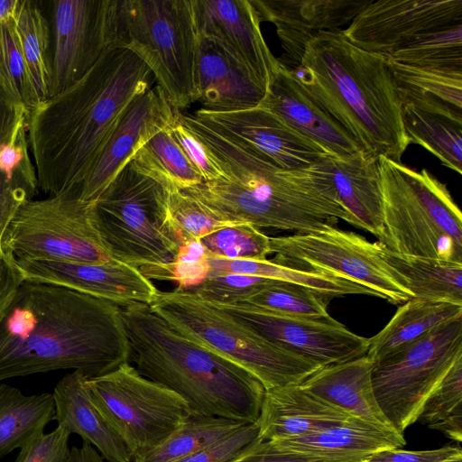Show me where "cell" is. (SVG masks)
Returning a JSON list of instances; mask_svg holds the SVG:
<instances>
[{"label": "cell", "instance_id": "6da1fadb", "mask_svg": "<svg viewBox=\"0 0 462 462\" xmlns=\"http://www.w3.org/2000/svg\"><path fill=\"white\" fill-rule=\"evenodd\" d=\"M130 357L122 307L68 288L23 282L0 324V382L64 369L93 378Z\"/></svg>", "mask_w": 462, "mask_h": 462}, {"label": "cell", "instance_id": "7a4b0ae2", "mask_svg": "<svg viewBox=\"0 0 462 462\" xmlns=\"http://www.w3.org/2000/svg\"><path fill=\"white\" fill-rule=\"evenodd\" d=\"M132 51L110 46L78 81L49 97L26 121L38 187L79 191L129 104L152 84Z\"/></svg>", "mask_w": 462, "mask_h": 462}, {"label": "cell", "instance_id": "3957f363", "mask_svg": "<svg viewBox=\"0 0 462 462\" xmlns=\"http://www.w3.org/2000/svg\"><path fill=\"white\" fill-rule=\"evenodd\" d=\"M181 122L210 150L225 176L183 190L226 218L258 228L310 233L338 219L356 226L321 165L278 168L197 119Z\"/></svg>", "mask_w": 462, "mask_h": 462}, {"label": "cell", "instance_id": "277c9868", "mask_svg": "<svg viewBox=\"0 0 462 462\" xmlns=\"http://www.w3.org/2000/svg\"><path fill=\"white\" fill-rule=\"evenodd\" d=\"M291 69L365 152L401 162L410 140L385 56L358 48L341 30L322 32Z\"/></svg>", "mask_w": 462, "mask_h": 462}, {"label": "cell", "instance_id": "5b68a950", "mask_svg": "<svg viewBox=\"0 0 462 462\" xmlns=\"http://www.w3.org/2000/svg\"><path fill=\"white\" fill-rule=\"evenodd\" d=\"M136 370L179 394L191 415L256 422L265 393L236 363L189 340L136 303L122 308Z\"/></svg>", "mask_w": 462, "mask_h": 462}, {"label": "cell", "instance_id": "8992f818", "mask_svg": "<svg viewBox=\"0 0 462 462\" xmlns=\"http://www.w3.org/2000/svg\"><path fill=\"white\" fill-rule=\"evenodd\" d=\"M383 235L391 251L462 263V215L446 184L427 169L379 158Z\"/></svg>", "mask_w": 462, "mask_h": 462}, {"label": "cell", "instance_id": "52a82bcc", "mask_svg": "<svg viewBox=\"0 0 462 462\" xmlns=\"http://www.w3.org/2000/svg\"><path fill=\"white\" fill-rule=\"evenodd\" d=\"M94 220L115 261L157 279L180 244L168 218V191L127 164L94 201Z\"/></svg>", "mask_w": 462, "mask_h": 462}, {"label": "cell", "instance_id": "ba28073f", "mask_svg": "<svg viewBox=\"0 0 462 462\" xmlns=\"http://www.w3.org/2000/svg\"><path fill=\"white\" fill-rule=\"evenodd\" d=\"M199 42L191 0H118L112 46L141 58L180 111L199 99Z\"/></svg>", "mask_w": 462, "mask_h": 462}, {"label": "cell", "instance_id": "9c48e42d", "mask_svg": "<svg viewBox=\"0 0 462 462\" xmlns=\"http://www.w3.org/2000/svg\"><path fill=\"white\" fill-rule=\"evenodd\" d=\"M148 307L183 337L244 367L265 390L300 384L319 369L188 290L159 291Z\"/></svg>", "mask_w": 462, "mask_h": 462}, {"label": "cell", "instance_id": "30bf717a", "mask_svg": "<svg viewBox=\"0 0 462 462\" xmlns=\"http://www.w3.org/2000/svg\"><path fill=\"white\" fill-rule=\"evenodd\" d=\"M462 356V318L446 322L374 360L375 400L398 432L413 424L455 361Z\"/></svg>", "mask_w": 462, "mask_h": 462}, {"label": "cell", "instance_id": "8fae6325", "mask_svg": "<svg viewBox=\"0 0 462 462\" xmlns=\"http://www.w3.org/2000/svg\"><path fill=\"white\" fill-rule=\"evenodd\" d=\"M1 245L15 259L115 261L96 227L94 201L80 199L79 191L25 201L7 225Z\"/></svg>", "mask_w": 462, "mask_h": 462}, {"label": "cell", "instance_id": "7c38bea8", "mask_svg": "<svg viewBox=\"0 0 462 462\" xmlns=\"http://www.w3.org/2000/svg\"><path fill=\"white\" fill-rule=\"evenodd\" d=\"M87 387L92 402L133 457L162 442L191 415L184 399L144 377L129 363L88 378Z\"/></svg>", "mask_w": 462, "mask_h": 462}, {"label": "cell", "instance_id": "4fadbf2b", "mask_svg": "<svg viewBox=\"0 0 462 462\" xmlns=\"http://www.w3.org/2000/svg\"><path fill=\"white\" fill-rule=\"evenodd\" d=\"M379 242L330 225L310 233L270 237L273 262L291 268L329 273L372 291L392 304L413 299L383 260Z\"/></svg>", "mask_w": 462, "mask_h": 462}, {"label": "cell", "instance_id": "5bb4252c", "mask_svg": "<svg viewBox=\"0 0 462 462\" xmlns=\"http://www.w3.org/2000/svg\"><path fill=\"white\" fill-rule=\"evenodd\" d=\"M208 304L319 368L367 354L369 338L353 333L331 316L325 319L298 318L241 303Z\"/></svg>", "mask_w": 462, "mask_h": 462}, {"label": "cell", "instance_id": "9a60e30c", "mask_svg": "<svg viewBox=\"0 0 462 462\" xmlns=\"http://www.w3.org/2000/svg\"><path fill=\"white\" fill-rule=\"evenodd\" d=\"M118 0L53 2L50 96L82 78L116 40Z\"/></svg>", "mask_w": 462, "mask_h": 462}, {"label": "cell", "instance_id": "2e32d148", "mask_svg": "<svg viewBox=\"0 0 462 462\" xmlns=\"http://www.w3.org/2000/svg\"><path fill=\"white\" fill-rule=\"evenodd\" d=\"M462 23V0H371L344 30L358 48L388 58L417 37Z\"/></svg>", "mask_w": 462, "mask_h": 462}, {"label": "cell", "instance_id": "e0dca14e", "mask_svg": "<svg viewBox=\"0 0 462 462\" xmlns=\"http://www.w3.org/2000/svg\"><path fill=\"white\" fill-rule=\"evenodd\" d=\"M193 116L283 170L308 169L330 155L277 115L261 106L221 112L200 108Z\"/></svg>", "mask_w": 462, "mask_h": 462}, {"label": "cell", "instance_id": "ac0fdd59", "mask_svg": "<svg viewBox=\"0 0 462 462\" xmlns=\"http://www.w3.org/2000/svg\"><path fill=\"white\" fill-rule=\"evenodd\" d=\"M199 38L218 47L265 90L280 64L251 0H191Z\"/></svg>", "mask_w": 462, "mask_h": 462}, {"label": "cell", "instance_id": "d6986e66", "mask_svg": "<svg viewBox=\"0 0 462 462\" xmlns=\"http://www.w3.org/2000/svg\"><path fill=\"white\" fill-rule=\"evenodd\" d=\"M177 111L157 85L137 96L126 107L84 180L80 199L97 200L134 154L156 134L174 123Z\"/></svg>", "mask_w": 462, "mask_h": 462}, {"label": "cell", "instance_id": "ffe728a7", "mask_svg": "<svg viewBox=\"0 0 462 462\" xmlns=\"http://www.w3.org/2000/svg\"><path fill=\"white\" fill-rule=\"evenodd\" d=\"M24 282L47 283L115 302L149 305L159 290L139 269L111 261L74 263L16 259Z\"/></svg>", "mask_w": 462, "mask_h": 462}, {"label": "cell", "instance_id": "44dd1931", "mask_svg": "<svg viewBox=\"0 0 462 462\" xmlns=\"http://www.w3.org/2000/svg\"><path fill=\"white\" fill-rule=\"evenodd\" d=\"M258 106L277 115L332 156L347 157L364 151L354 135L308 92L282 61Z\"/></svg>", "mask_w": 462, "mask_h": 462}, {"label": "cell", "instance_id": "7402d4cb", "mask_svg": "<svg viewBox=\"0 0 462 462\" xmlns=\"http://www.w3.org/2000/svg\"><path fill=\"white\" fill-rule=\"evenodd\" d=\"M370 1L251 0L261 22L275 26L286 60L295 68L313 38L322 32L340 31Z\"/></svg>", "mask_w": 462, "mask_h": 462}, {"label": "cell", "instance_id": "603a6c76", "mask_svg": "<svg viewBox=\"0 0 462 462\" xmlns=\"http://www.w3.org/2000/svg\"><path fill=\"white\" fill-rule=\"evenodd\" d=\"M352 418L305 391L300 384L265 390L259 417L258 439L278 442L320 430Z\"/></svg>", "mask_w": 462, "mask_h": 462}, {"label": "cell", "instance_id": "cb8c5ba5", "mask_svg": "<svg viewBox=\"0 0 462 462\" xmlns=\"http://www.w3.org/2000/svg\"><path fill=\"white\" fill-rule=\"evenodd\" d=\"M87 380L80 371H72L57 383L54 420L93 446L106 462H132L131 450L92 402Z\"/></svg>", "mask_w": 462, "mask_h": 462}, {"label": "cell", "instance_id": "d4e9b609", "mask_svg": "<svg viewBox=\"0 0 462 462\" xmlns=\"http://www.w3.org/2000/svg\"><path fill=\"white\" fill-rule=\"evenodd\" d=\"M336 194L356 221L378 241L383 235V197L379 159L359 152L347 157L329 155L321 161Z\"/></svg>", "mask_w": 462, "mask_h": 462}, {"label": "cell", "instance_id": "484cf974", "mask_svg": "<svg viewBox=\"0 0 462 462\" xmlns=\"http://www.w3.org/2000/svg\"><path fill=\"white\" fill-rule=\"evenodd\" d=\"M266 442L278 452L336 458H365L381 450L406 445L403 434L395 430L354 417L304 436Z\"/></svg>", "mask_w": 462, "mask_h": 462}, {"label": "cell", "instance_id": "4316f807", "mask_svg": "<svg viewBox=\"0 0 462 462\" xmlns=\"http://www.w3.org/2000/svg\"><path fill=\"white\" fill-rule=\"evenodd\" d=\"M373 363V358L365 355L327 365L319 368L300 385L351 417L393 429L374 397L371 378Z\"/></svg>", "mask_w": 462, "mask_h": 462}, {"label": "cell", "instance_id": "83f0119b", "mask_svg": "<svg viewBox=\"0 0 462 462\" xmlns=\"http://www.w3.org/2000/svg\"><path fill=\"white\" fill-rule=\"evenodd\" d=\"M198 88L202 108L219 112L256 107L266 92L218 47L200 38Z\"/></svg>", "mask_w": 462, "mask_h": 462}, {"label": "cell", "instance_id": "f1b7e54d", "mask_svg": "<svg viewBox=\"0 0 462 462\" xmlns=\"http://www.w3.org/2000/svg\"><path fill=\"white\" fill-rule=\"evenodd\" d=\"M388 63L401 104L462 115V69Z\"/></svg>", "mask_w": 462, "mask_h": 462}, {"label": "cell", "instance_id": "f546056e", "mask_svg": "<svg viewBox=\"0 0 462 462\" xmlns=\"http://www.w3.org/2000/svg\"><path fill=\"white\" fill-rule=\"evenodd\" d=\"M381 245L383 260L413 299L462 307V263L402 254Z\"/></svg>", "mask_w": 462, "mask_h": 462}, {"label": "cell", "instance_id": "4dcf8cb0", "mask_svg": "<svg viewBox=\"0 0 462 462\" xmlns=\"http://www.w3.org/2000/svg\"><path fill=\"white\" fill-rule=\"evenodd\" d=\"M55 419L52 393L25 395L0 383V458L23 448Z\"/></svg>", "mask_w": 462, "mask_h": 462}, {"label": "cell", "instance_id": "1f68e13d", "mask_svg": "<svg viewBox=\"0 0 462 462\" xmlns=\"http://www.w3.org/2000/svg\"><path fill=\"white\" fill-rule=\"evenodd\" d=\"M402 117L410 143L422 146L441 163L462 172V116L402 104Z\"/></svg>", "mask_w": 462, "mask_h": 462}, {"label": "cell", "instance_id": "d6a6232c", "mask_svg": "<svg viewBox=\"0 0 462 462\" xmlns=\"http://www.w3.org/2000/svg\"><path fill=\"white\" fill-rule=\"evenodd\" d=\"M458 318H462L461 306L411 299L399 307L381 331L369 338L366 355L373 359L380 357Z\"/></svg>", "mask_w": 462, "mask_h": 462}, {"label": "cell", "instance_id": "836d02e7", "mask_svg": "<svg viewBox=\"0 0 462 462\" xmlns=\"http://www.w3.org/2000/svg\"><path fill=\"white\" fill-rule=\"evenodd\" d=\"M208 276L242 274L291 282L310 288L330 296L349 294L374 296L369 289L337 275L306 272L273 262L272 260H226L209 258Z\"/></svg>", "mask_w": 462, "mask_h": 462}, {"label": "cell", "instance_id": "e575fe53", "mask_svg": "<svg viewBox=\"0 0 462 462\" xmlns=\"http://www.w3.org/2000/svg\"><path fill=\"white\" fill-rule=\"evenodd\" d=\"M171 126L152 137L128 163L137 172L157 181L168 193L204 182L173 137Z\"/></svg>", "mask_w": 462, "mask_h": 462}, {"label": "cell", "instance_id": "d590c367", "mask_svg": "<svg viewBox=\"0 0 462 462\" xmlns=\"http://www.w3.org/2000/svg\"><path fill=\"white\" fill-rule=\"evenodd\" d=\"M12 20L34 92L41 103L50 96L51 79L48 21L32 0H19Z\"/></svg>", "mask_w": 462, "mask_h": 462}, {"label": "cell", "instance_id": "8d00e7d4", "mask_svg": "<svg viewBox=\"0 0 462 462\" xmlns=\"http://www.w3.org/2000/svg\"><path fill=\"white\" fill-rule=\"evenodd\" d=\"M246 424L220 417L190 415L162 442L134 456L133 461L176 462L225 439Z\"/></svg>", "mask_w": 462, "mask_h": 462}, {"label": "cell", "instance_id": "74e56055", "mask_svg": "<svg viewBox=\"0 0 462 462\" xmlns=\"http://www.w3.org/2000/svg\"><path fill=\"white\" fill-rule=\"evenodd\" d=\"M420 423L442 432L458 443L462 440V356L458 357L424 402Z\"/></svg>", "mask_w": 462, "mask_h": 462}, {"label": "cell", "instance_id": "f35d334b", "mask_svg": "<svg viewBox=\"0 0 462 462\" xmlns=\"http://www.w3.org/2000/svg\"><path fill=\"white\" fill-rule=\"evenodd\" d=\"M387 59L415 67L462 69V23L422 34Z\"/></svg>", "mask_w": 462, "mask_h": 462}, {"label": "cell", "instance_id": "ab89813d", "mask_svg": "<svg viewBox=\"0 0 462 462\" xmlns=\"http://www.w3.org/2000/svg\"><path fill=\"white\" fill-rule=\"evenodd\" d=\"M331 300L330 296L310 288L276 281L241 304L279 315L325 319L330 316L328 305Z\"/></svg>", "mask_w": 462, "mask_h": 462}, {"label": "cell", "instance_id": "60d3db41", "mask_svg": "<svg viewBox=\"0 0 462 462\" xmlns=\"http://www.w3.org/2000/svg\"><path fill=\"white\" fill-rule=\"evenodd\" d=\"M168 218L180 245L188 241L200 240L222 227L240 224L183 191L168 193Z\"/></svg>", "mask_w": 462, "mask_h": 462}, {"label": "cell", "instance_id": "b9f144b4", "mask_svg": "<svg viewBox=\"0 0 462 462\" xmlns=\"http://www.w3.org/2000/svg\"><path fill=\"white\" fill-rule=\"evenodd\" d=\"M209 258L265 260L271 254L270 237L249 223L217 229L200 239Z\"/></svg>", "mask_w": 462, "mask_h": 462}, {"label": "cell", "instance_id": "7bdbcfd3", "mask_svg": "<svg viewBox=\"0 0 462 462\" xmlns=\"http://www.w3.org/2000/svg\"><path fill=\"white\" fill-rule=\"evenodd\" d=\"M0 84L27 111L39 104L13 20L0 23Z\"/></svg>", "mask_w": 462, "mask_h": 462}, {"label": "cell", "instance_id": "ee69618b", "mask_svg": "<svg viewBox=\"0 0 462 462\" xmlns=\"http://www.w3.org/2000/svg\"><path fill=\"white\" fill-rule=\"evenodd\" d=\"M276 282L257 276L226 274L208 276L199 285L188 290L202 300L214 304H236Z\"/></svg>", "mask_w": 462, "mask_h": 462}, {"label": "cell", "instance_id": "f6af8a7d", "mask_svg": "<svg viewBox=\"0 0 462 462\" xmlns=\"http://www.w3.org/2000/svg\"><path fill=\"white\" fill-rule=\"evenodd\" d=\"M208 254L200 240H193L179 246L172 262L156 280L171 281L179 289L190 290L199 285L208 276Z\"/></svg>", "mask_w": 462, "mask_h": 462}, {"label": "cell", "instance_id": "bcb514c9", "mask_svg": "<svg viewBox=\"0 0 462 462\" xmlns=\"http://www.w3.org/2000/svg\"><path fill=\"white\" fill-rule=\"evenodd\" d=\"M0 174L9 181L19 180L37 189L35 168L29 157L26 125L10 141L0 145Z\"/></svg>", "mask_w": 462, "mask_h": 462}, {"label": "cell", "instance_id": "7dc6e473", "mask_svg": "<svg viewBox=\"0 0 462 462\" xmlns=\"http://www.w3.org/2000/svg\"><path fill=\"white\" fill-rule=\"evenodd\" d=\"M180 110L171 126L176 142L195 169L202 176L204 182L221 180L225 174L208 147L194 134L180 119Z\"/></svg>", "mask_w": 462, "mask_h": 462}, {"label": "cell", "instance_id": "c3c4849f", "mask_svg": "<svg viewBox=\"0 0 462 462\" xmlns=\"http://www.w3.org/2000/svg\"><path fill=\"white\" fill-rule=\"evenodd\" d=\"M69 436L60 426L51 432H42L21 448L14 462H67Z\"/></svg>", "mask_w": 462, "mask_h": 462}, {"label": "cell", "instance_id": "681fc988", "mask_svg": "<svg viewBox=\"0 0 462 462\" xmlns=\"http://www.w3.org/2000/svg\"><path fill=\"white\" fill-rule=\"evenodd\" d=\"M256 422L246 424L225 439L176 462H226L258 437Z\"/></svg>", "mask_w": 462, "mask_h": 462}, {"label": "cell", "instance_id": "f907efd6", "mask_svg": "<svg viewBox=\"0 0 462 462\" xmlns=\"http://www.w3.org/2000/svg\"><path fill=\"white\" fill-rule=\"evenodd\" d=\"M364 458H336L278 452L255 439L226 462H363Z\"/></svg>", "mask_w": 462, "mask_h": 462}, {"label": "cell", "instance_id": "816d5d0a", "mask_svg": "<svg viewBox=\"0 0 462 462\" xmlns=\"http://www.w3.org/2000/svg\"><path fill=\"white\" fill-rule=\"evenodd\" d=\"M462 458L459 447L445 446L430 450L389 448L365 457L363 462H445Z\"/></svg>", "mask_w": 462, "mask_h": 462}, {"label": "cell", "instance_id": "f5cc1de1", "mask_svg": "<svg viewBox=\"0 0 462 462\" xmlns=\"http://www.w3.org/2000/svg\"><path fill=\"white\" fill-rule=\"evenodd\" d=\"M36 190L19 180H7L0 174V241L18 208L32 199Z\"/></svg>", "mask_w": 462, "mask_h": 462}, {"label": "cell", "instance_id": "db71d44e", "mask_svg": "<svg viewBox=\"0 0 462 462\" xmlns=\"http://www.w3.org/2000/svg\"><path fill=\"white\" fill-rule=\"evenodd\" d=\"M23 282L16 259L3 249L0 241V324Z\"/></svg>", "mask_w": 462, "mask_h": 462}, {"label": "cell", "instance_id": "11a10c76", "mask_svg": "<svg viewBox=\"0 0 462 462\" xmlns=\"http://www.w3.org/2000/svg\"><path fill=\"white\" fill-rule=\"evenodd\" d=\"M27 117L24 106L0 85V145L26 125Z\"/></svg>", "mask_w": 462, "mask_h": 462}, {"label": "cell", "instance_id": "9f6ffc18", "mask_svg": "<svg viewBox=\"0 0 462 462\" xmlns=\"http://www.w3.org/2000/svg\"><path fill=\"white\" fill-rule=\"evenodd\" d=\"M67 462H106L98 451L90 444L83 442L81 447H73L69 450Z\"/></svg>", "mask_w": 462, "mask_h": 462}, {"label": "cell", "instance_id": "6f0895ef", "mask_svg": "<svg viewBox=\"0 0 462 462\" xmlns=\"http://www.w3.org/2000/svg\"><path fill=\"white\" fill-rule=\"evenodd\" d=\"M19 0H0V16L5 21L13 18Z\"/></svg>", "mask_w": 462, "mask_h": 462}, {"label": "cell", "instance_id": "680465c9", "mask_svg": "<svg viewBox=\"0 0 462 462\" xmlns=\"http://www.w3.org/2000/svg\"><path fill=\"white\" fill-rule=\"evenodd\" d=\"M445 462H462V458L448 460V461H445Z\"/></svg>", "mask_w": 462, "mask_h": 462}]
</instances>
